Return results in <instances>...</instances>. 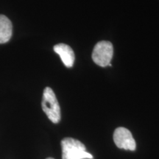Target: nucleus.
<instances>
[{"label":"nucleus","instance_id":"1","mask_svg":"<svg viewBox=\"0 0 159 159\" xmlns=\"http://www.w3.org/2000/svg\"><path fill=\"white\" fill-rule=\"evenodd\" d=\"M62 159L93 158L92 155L85 151V146L79 140L65 138L61 141Z\"/></svg>","mask_w":159,"mask_h":159},{"label":"nucleus","instance_id":"2","mask_svg":"<svg viewBox=\"0 0 159 159\" xmlns=\"http://www.w3.org/2000/svg\"><path fill=\"white\" fill-rule=\"evenodd\" d=\"M42 109L52 122L57 124L61 121V108L55 92L49 87L45 88L43 93Z\"/></svg>","mask_w":159,"mask_h":159},{"label":"nucleus","instance_id":"3","mask_svg":"<svg viewBox=\"0 0 159 159\" xmlns=\"http://www.w3.org/2000/svg\"><path fill=\"white\" fill-rule=\"evenodd\" d=\"M114 55V47L109 41H99L94 46L92 52L94 62L99 66L105 67L111 63Z\"/></svg>","mask_w":159,"mask_h":159},{"label":"nucleus","instance_id":"4","mask_svg":"<svg viewBox=\"0 0 159 159\" xmlns=\"http://www.w3.org/2000/svg\"><path fill=\"white\" fill-rule=\"evenodd\" d=\"M114 141L118 148L134 151L136 148V144L133 135L128 129L117 128L114 133Z\"/></svg>","mask_w":159,"mask_h":159},{"label":"nucleus","instance_id":"5","mask_svg":"<svg viewBox=\"0 0 159 159\" xmlns=\"http://www.w3.org/2000/svg\"><path fill=\"white\" fill-rule=\"evenodd\" d=\"M54 51L62 60L63 64L68 68H71L75 62V53L69 45L65 43H58L54 47Z\"/></svg>","mask_w":159,"mask_h":159},{"label":"nucleus","instance_id":"6","mask_svg":"<svg viewBox=\"0 0 159 159\" xmlns=\"http://www.w3.org/2000/svg\"><path fill=\"white\" fill-rule=\"evenodd\" d=\"M13 25L7 16L0 15V43H5L12 36Z\"/></svg>","mask_w":159,"mask_h":159},{"label":"nucleus","instance_id":"7","mask_svg":"<svg viewBox=\"0 0 159 159\" xmlns=\"http://www.w3.org/2000/svg\"><path fill=\"white\" fill-rule=\"evenodd\" d=\"M46 159H55V158H46Z\"/></svg>","mask_w":159,"mask_h":159}]
</instances>
